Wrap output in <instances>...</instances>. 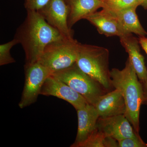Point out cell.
<instances>
[{
  "mask_svg": "<svg viewBox=\"0 0 147 147\" xmlns=\"http://www.w3.org/2000/svg\"><path fill=\"white\" fill-rule=\"evenodd\" d=\"M110 77L113 88L120 91L124 100L126 107L125 115L139 134V115L143 102V88L129 59L122 69H113L110 71Z\"/></svg>",
  "mask_w": 147,
  "mask_h": 147,
  "instance_id": "2",
  "label": "cell"
},
{
  "mask_svg": "<svg viewBox=\"0 0 147 147\" xmlns=\"http://www.w3.org/2000/svg\"><path fill=\"white\" fill-rule=\"evenodd\" d=\"M38 12L50 25L58 30L65 38H73L68 26L69 8L65 0H50Z\"/></svg>",
  "mask_w": 147,
  "mask_h": 147,
  "instance_id": "7",
  "label": "cell"
},
{
  "mask_svg": "<svg viewBox=\"0 0 147 147\" xmlns=\"http://www.w3.org/2000/svg\"><path fill=\"white\" fill-rule=\"evenodd\" d=\"M119 147H147L139 134L135 137L126 138L119 141Z\"/></svg>",
  "mask_w": 147,
  "mask_h": 147,
  "instance_id": "19",
  "label": "cell"
},
{
  "mask_svg": "<svg viewBox=\"0 0 147 147\" xmlns=\"http://www.w3.org/2000/svg\"><path fill=\"white\" fill-rule=\"evenodd\" d=\"M100 117L124 115L126 107L122 95L115 89L99 98L94 105Z\"/></svg>",
  "mask_w": 147,
  "mask_h": 147,
  "instance_id": "12",
  "label": "cell"
},
{
  "mask_svg": "<svg viewBox=\"0 0 147 147\" xmlns=\"http://www.w3.org/2000/svg\"><path fill=\"white\" fill-rule=\"evenodd\" d=\"M24 90L18 106L21 109L35 103L44 82L53 72L39 63H26Z\"/></svg>",
  "mask_w": 147,
  "mask_h": 147,
  "instance_id": "6",
  "label": "cell"
},
{
  "mask_svg": "<svg viewBox=\"0 0 147 147\" xmlns=\"http://www.w3.org/2000/svg\"><path fill=\"white\" fill-rule=\"evenodd\" d=\"M79 44L74 38L51 42L45 47L37 62L53 73L70 67L76 63Z\"/></svg>",
  "mask_w": 147,
  "mask_h": 147,
  "instance_id": "5",
  "label": "cell"
},
{
  "mask_svg": "<svg viewBox=\"0 0 147 147\" xmlns=\"http://www.w3.org/2000/svg\"><path fill=\"white\" fill-rule=\"evenodd\" d=\"M100 1H101L102 2L104 3V2L105 1H107V0H100Z\"/></svg>",
  "mask_w": 147,
  "mask_h": 147,
  "instance_id": "24",
  "label": "cell"
},
{
  "mask_svg": "<svg viewBox=\"0 0 147 147\" xmlns=\"http://www.w3.org/2000/svg\"><path fill=\"white\" fill-rule=\"evenodd\" d=\"M121 44L129 55L133 67L140 82L145 81L147 76V69L145 64L144 59L140 52L139 40L129 34L120 38Z\"/></svg>",
  "mask_w": 147,
  "mask_h": 147,
  "instance_id": "13",
  "label": "cell"
},
{
  "mask_svg": "<svg viewBox=\"0 0 147 147\" xmlns=\"http://www.w3.org/2000/svg\"><path fill=\"white\" fill-rule=\"evenodd\" d=\"M139 40V44L147 55V38L145 36H140Z\"/></svg>",
  "mask_w": 147,
  "mask_h": 147,
  "instance_id": "22",
  "label": "cell"
},
{
  "mask_svg": "<svg viewBox=\"0 0 147 147\" xmlns=\"http://www.w3.org/2000/svg\"><path fill=\"white\" fill-rule=\"evenodd\" d=\"M85 19L94 26L100 34L106 36H117L121 38L132 34L125 30L117 18L112 12L104 9L90 14Z\"/></svg>",
  "mask_w": 147,
  "mask_h": 147,
  "instance_id": "10",
  "label": "cell"
},
{
  "mask_svg": "<svg viewBox=\"0 0 147 147\" xmlns=\"http://www.w3.org/2000/svg\"><path fill=\"white\" fill-rule=\"evenodd\" d=\"M65 37L51 26L38 11H27L26 17L18 27L13 38L21 44L25 52L26 63L37 62L49 43Z\"/></svg>",
  "mask_w": 147,
  "mask_h": 147,
  "instance_id": "1",
  "label": "cell"
},
{
  "mask_svg": "<svg viewBox=\"0 0 147 147\" xmlns=\"http://www.w3.org/2000/svg\"><path fill=\"white\" fill-rule=\"evenodd\" d=\"M50 0H24V5L27 11H38L43 8Z\"/></svg>",
  "mask_w": 147,
  "mask_h": 147,
  "instance_id": "20",
  "label": "cell"
},
{
  "mask_svg": "<svg viewBox=\"0 0 147 147\" xmlns=\"http://www.w3.org/2000/svg\"><path fill=\"white\" fill-rule=\"evenodd\" d=\"M137 7H131L116 12L109 11L117 18L127 32L135 34L139 36H146L147 32L139 21L136 11Z\"/></svg>",
  "mask_w": 147,
  "mask_h": 147,
  "instance_id": "15",
  "label": "cell"
},
{
  "mask_svg": "<svg viewBox=\"0 0 147 147\" xmlns=\"http://www.w3.org/2000/svg\"><path fill=\"white\" fill-rule=\"evenodd\" d=\"M106 136L96 128L78 147H105Z\"/></svg>",
  "mask_w": 147,
  "mask_h": 147,
  "instance_id": "18",
  "label": "cell"
},
{
  "mask_svg": "<svg viewBox=\"0 0 147 147\" xmlns=\"http://www.w3.org/2000/svg\"><path fill=\"white\" fill-rule=\"evenodd\" d=\"M139 5V0H107L104 2L102 8L116 12Z\"/></svg>",
  "mask_w": 147,
  "mask_h": 147,
  "instance_id": "16",
  "label": "cell"
},
{
  "mask_svg": "<svg viewBox=\"0 0 147 147\" xmlns=\"http://www.w3.org/2000/svg\"><path fill=\"white\" fill-rule=\"evenodd\" d=\"M40 95L53 96L65 100L76 110L89 103L83 96L68 85L52 75L45 80L42 85Z\"/></svg>",
  "mask_w": 147,
  "mask_h": 147,
  "instance_id": "8",
  "label": "cell"
},
{
  "mask_svg": "<svg viewBox=\"0 0 147 147\" xmlns=\"http://www.w3.org/2000/svg\"><path fill=\"white\" fill-rule=\"evenodd\" d=\"M76 111L78 129L75 142L71 145V147H78L86 140L97 128V121L99 117L94 106L90 103Z\"/></svg>",
  "mask_w": 147,
  "mask_h": 147,
  "instance_id": "11",
  "label": "cell"
},
{
  "mask_svg": "<svg viewBox=\"0 0 147 147\" xmlns=\"http://www.w3.org/2000/svg\"><path fill=\"white\" fill-rule=\"evenodd\" d=\"M139 5L145 9H147V0H139Z\"/></svg>",
  "mask_w": 147,
  "mask_h": 147,
  "instance_id": "23",
  "label": "cell"
},
{
  "mask_svg": "<svg viewBox=\"0 0 147 147\" xmlns=\"http://www.w3.org/2000/svg\"><path fill=\"white\" fill-rule=\"evenodd\" d=\"M109 57L107 48L79 43L76 63L82 71L110 92L113 87L109 69Z\"/></svg>",
  "mask_w": 147,
  "mask_h": 147,
  "instance_id": "3",
  "label": "cell"
},
{
  "mask_svg": "<svg viewBox=\"0 0 147 147\" xmlns=\"http://www.w3.org/2000/svg\"><path fill=\"white\" fill-rule=\"evenodd\" d=\"M69 8L68 24L69 28L76 22L85 19L90 14L102 8L104 3L100 0H65Z\"/></svg>",
  "mask_w": 147,
  "mask_h": 147,
  "instance_id": "14",
  "label": "cell"
},
{
  "mask_svg": "<svg viewBox=\"0 0 147 147\" xmlns=\"http://www.w3.org/2000/svg\"><path fill=\"white\" fill-rule=\"evenodd\" d=\"M18 44H19L18 40L13 38L9 42L0 45V65H6L16 62L11 55L10 50Z\"/></svg>",
  "mask_w": 147,
  "mask_h": 147,
  "instance_id": "17",
  "label": "cell"
},
{
  "mask_svg": "<svg viewBox=\"0 0 147 147\" xmlns=\"http://www.w3.org/2000/svg\"><path fill=\"white\" fill-rule=\"evenodd\" d=\"M51 75L67 84L94 106L100 96L109 92L99 82L82 71L76 63Z\"/></svg>",
  "mask_w": 147,
  "mask_h": 147,
  "instance_id": "4",
  "label": "cell"
},
{
  "mask_svg": "<svg viewBox=\"0 0 147 147\" xmlns=\"http://www.w3.org/2000/svg\"><path fill=\"white\" fill-rule=\"evenodd\" d=\"M142 85L143 90V104L147 105V76L145 81L141 82Z\"/></svg>",
  "mask_w": 147,
  "mask_h": 147,
  "instance_id": "21",
  "label": "cell"
},
{
  "mask_svg": "<svg viewBox=\"0 0 147 147\" xmlns=\"http://www.w3.org/2000/svg\"><path fill=\"white\" fill-rule=\"evenodd\" d=\"M97 128L105 136L113 137L118 142L139 134L135 131L124 115L105 118L99 117Z\"/></svg>",
  "mask_w": 147,
  "mask_h": 147,
  "instance_id": "9",
  "label": "cell"
}]
</instances>
